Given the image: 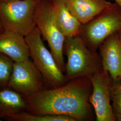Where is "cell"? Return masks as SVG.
I'll list each match as a JSON object with an SVG mask.
<instances>
[{
    "label": "cell",
    "mask_w": 121,
    "mask_h": 121,
    "mask_svg": "<svg viewBox=\"0 0 121 121\" xmlns=\"http://www.w3.org/2000/svg\"><path fill=\"white\" fill-rule=\"evenodd\" d=\"M91 91L90 78L69 80L62 86L23 96L25 111L34 115H62L77 121H91L93 118L89 102Z\"/></svg>",
    "instance_id": "cell-1"
},
{
    "label": "cell",
    "mask_w": 121,
    "mask_h": 121,
    "mask_svg": "<svg viewBox=\"0 0 121 121\" xmlns=\"http://www.w3.org/2000/svg\"><path fill=\"white\" fill-rule=\"evenodd\" d=\"M63 52L67 57L64 73L67 81L90 78L102 68L100 56L86 46L79 35L65 37Z\"/></svg>",
    "instance_id": "cell-2"
},
{
    "label": "cell",
    "mask_w": 121,
    "mask_h": 121,
    "mask_svg": "<svg viewBox=\"0 0 121 121\" xmlns=\"http://www.w3.org/2000/svg\"><path fill=\"white\" fill-rule=\"evenodd\" d=\"M30 50V57L43 78L47 89L64 85L67 80L53 55L46 48L36 27L25 36Z\"/></svg>",
    "instance_id": "cell-3"
},
{
    "label": "cell",
    "mask_w": 121,
    "mask_h": 121,
    "mask_svg": "<svg viewBox=\"0 0 121 121\" xmlns=\"http://www.w3.org/2000/svg\"><path fill=\"white\" fill-rule=\"evenodd\" d=\"M35 23L42 39L46 40L57 63L65 73L63 48L65 35L56 22L52 0H39L35 10Z\"/></svg>",
    "instance_id": "cell-4"
},
{
    "label": "cell",
    "mask_w": 121,
    "mask_h": 121,
    "mask_svg": "<svg viewBox=\"0 0 121 121\" xmlns=\"http://www.w3.org/2000/svg\"><path fill=\"white\" fill-rule=\"evenodd\" d=\"M121 27V9L112 3L86 23L82 24L79 34L86 46L95 51L109 36Z\"/></svg>",
    "instance_id": "cell-5"
},
{
    "label": "cell",
    "mask_w": 121,
    "mask_h": 121,
    "mask_svg": "<svg viewBox=\"0 0 121 121\" xmlns=\"http://www.w3.org/2000/svg\"><path fill=\"white\" fill-rule=\"evenodd\" d=\"M39 0H18L0 3V22L4 30L24 36L36 27L35 10Z\"/></svg>",
    "instance_id": "cell-6"
},
{
    "label": "cell",
    "mask_w": 121,
    "mask_h": 121,
    "mask_svg": "<svg viewBox=\"0 0 121 121\" xmlns=\"http://www.w3.org/2000/svg\"><path fill=\"white\" fill-rule=\"evenodd\" d=\"M7 86L23 96L47 89L42 74L30 58L14 62Z\"/></svg>",
    "instance_id": "cell-7"
},
{
    "label": "cell",
    "mask_w": 121,
    "mask_h": 121,
    "mask_svg": "<svg viewBox=\"0 0 121 121\" xmlns=\"http://www.w3.org/2000/svg\"><path fill=\"white\" fill-rule=\"evenodd\" d=\"M92 91L89 102L94 109L96 121H115L111 103L112 79L103 68L90 77Z\"/></svg>",
    "instance_id": "cell-8"
},
{
    "label": "cell",
    "mask_w": 121,
    "mask_h": 121,
    "mask_svg": "<svg viewBox=\"0 0 121 121\" xmlns=\"http://www.w3.org/2000/svg\"><path fill=\"white\" fill-rule=\"evenodd\" d=\"M99 49L102 67L112 80L121 77V43L116 32L105 39Z\"/></svg>",
    "instance_id": "cell-9"
},
{
    "label": "cell",
    "mask_w": 121,
    "mask_h": 121,
    "mask_svg": "<svg viewBox=\"0 0 121 121\" xmlns=\"http://www.w3.org/2000/svg\"><path fill=\"white\" fill-rule=\"evenodd\" d=\"M0 52L17 62L30 58V50L24 36L4 30L0 33Z\"/></svg>",
    "instance_id": "cell-10"
},
{
    "label": "cell",
    "mask_w": 121,
    "mask_h": 121,
    "mask_svg": "<svg viewBox=\"0 0 121 121\" xmlns=\"http://www.w3.org/2000/svg\"><path fill=\"white\" fill-rule=\"evenodd\" d=\"M68 8L82 24L90 21L112 3L107 0H65Z\"/></svg>",
    "instance_id": "cell-11"
},
{
    "label": "cell",
    "mask_w": 121,
    "mask_h": 121,
    "mask_svg": "<svg viewBox=\"0 0 121 121\" xmlns=\"http://www.w3.org/2000/svg\"><path fill=\"white\" fill-rule=\"evenodd\" d=\"M52 3L56 22L65 37L78 35L82 24L71 13L65 0H52Z\"/></svg>",
    "instance_id": "cell-12"
},
{
    "label": "cell",
    "mask_w": 121,
    "mask_h": 121,
    "mask_svg": "<svg viewBox=\"0 0 121 121\" xmlns=\"http://www.w3.org/2000/svg\"><path fill=\"white\" fill-rule=\"evenodd\" d=\"M23 95L8 86L0 87V117L4 119L25 111Z\"/></svg>",
    "instance_id": "cell-13"
},
{
    "label": "cell",
    "mask_w": 121,
    "mask_h": 121,
    "mask_svg": "<svg viewBox=\"0 0 121 121\" xmlns=\"http://www.w3.org/2000/svg\"><path fill=\"white\" fill-rule=\"evenodd\" d=\"M4 120L7 121H77L72 117L62 115H34L25 111L17 113Z\"/></svg>",
    "instance_id": "cell-14"
},
{
    "label": "cell",
    "mask_w": 121,
    "mask_h": 121,
    "mask_svg": "<svg viewBox=\"0 0 121 121\" xmlns=\"http://www.w3.org/2000/svg\"><path fill=\"white\" fill-rule=\"evenodd\" d=\"M111 100L116 121H121V77L116 80H112Z\"/></svg>",
    "instance_id": "cell-15"
},
{
    "label": "cell",
    "mask_w": 121,
    "mask_h": 121,
    "mask_svg": "<svg viewBox=\"0 0 121 121\" xmlns=\"http://www.w3.org/2000/svg\"><path fill=\"white\" fill-rule=\"evenodd\" d=\"M13 60L0 52V87H6L13 71Z\"/></svg>",
    "instance_id": "cell-16"
},
{
    "label": "cell",
    "mask_w": 121,
    "mask_h": 121,
    "mask_svg": "<svg viewBox=\"0 0 121 121\" xmlns=\"http://www.w3.org/2000/svg\"><path fill=\"white\" fill-rule=\"evenodd\" d=\"M116 33H117L118 39L121 43V27H120V28L117 31Z\"/></svg>",
    "instance_id": "cell-17"
},
{
    "label": "cell",
    "mask_w": 121,
    "mask_h": 121,
    "mask_svg": "<svg viewBox=\"0 0 121 121\" xmlns=\"http://www.w3.org/2000/svg\"><path fill=\"white\" fill-rule=\"evenodd\" d=\"M121 9V0H113Z\"/></svg>",
    "instance_id": "cell-18"
},
{
    "label": "cell",
    "mask_w": 121,
    "mask_h": 121,
    "mask_svg": "<svg viewBox=\"0 0 121 121\" xmlns=\"http://www.w3.org/2000/svg\"><path fill=\"white\" fill-rule=\"evenodd\" d=\"M18 0H0V3H4V2H9L11 1H16Z\"/></svg>",
    "instance_id": "cell-19"
},
{
    "label": "cell",
    "mask_w": 121,
    "mask_h": 121,
    "mask_svg": "<svg viewBox=\"0 0 121 121\" xmlns=\"http://www.w3.org/2000/svg\"><path fill=\"white\" fill-rule=\"evenodd\" d=\"M4 30L3 29V26H2V25H1V23H0V33L2 32Z\"/></svg>",
    "instance_id": "cell-20"
},
{
    "label": "cell",
    "mask_w": 121,
    "mask_h": 121,
    "mask_svg": "<svg viewBox=\"0 0 121 121\" xmlns=\"http://www.w3.org/2000/svg\"><path fill=\"white\" fill-rule=\"evenodd\" d=\"M1 119H2V117H0V121H1V120H1Z\"/></svg>",
    "instance_id": "cell-21"
}]
</instances>
